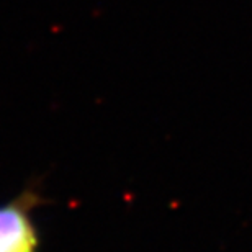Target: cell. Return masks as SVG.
I'll list each match as a JSON object with an SVG mask.
<instances>
[{
	"label": "cell",
	"instance_id": "1",
	"mask_svg": "<svg viewBox=\"0 0 252 252\" xmlns=\"http://www.w3.org/2000/svg\"><path fill=\"white\" fill-rule=\"evenodd\" d=\"M30 210L28 195L0 205V252L38 251V234Z\"/></svg>",
	"mask_w": 252,
	"mask_h": 252
}]
</instances>
